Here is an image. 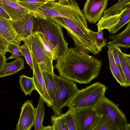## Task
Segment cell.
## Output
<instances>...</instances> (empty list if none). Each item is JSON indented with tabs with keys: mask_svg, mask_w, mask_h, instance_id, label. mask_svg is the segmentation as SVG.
I'll return each mask as SVG.
<instances>
[{
	"mask_svg": "<svg viewBox=\"0 0 130 130\" xmlns=\"http://www.w3.org/2000/svg\"><path fill=\"white\" fill-rule=\"evenodd\" d=\"M102 61L76 48L71 47L55 67L60 76L80 84H86L98 76Z\"/></svg>",
	"mask_w": 130,
	"mask_h": 130,
	"instance_id": "1",
	"label": "cell"
},
{
	"mask_svg": "<svg viewBox=\"0 0 130 130\" xmlns=\"http://www.w3.org/2000/svg\"><path fill=\"white\" fill-rule=\"evenodd\" d=\"M67 30L75 48L86 53L96 55L100 52L95 43V33L88 27L75 21L59 17L51 18Z\"/></svg>",
	"mask_w": 130,
	"mask_h": 130,
	"instance_id": "2",
	"label": "cell"
},
{
	"mask_svg": "<svg viewBox=\"0 0 130 130\" xmlns=\"http://www.w3.org/2000/svg\"><path fill=\"white\" fill-rule=\"evenodd\" d=\"M48 2L37 11L31 12L38 18H64L77 21L88 27L85 18L75 0H57Z\"/></svg>",
	"mask_w": 130,
	"mask_h": 130,
	"instance_id": "3",
	"label": "cell"
},
{
	"mask_svg": "<svg viewBox=\"0 0 130 130\" xmlns=\"http://www.w3.org/2000/svg\"><path fill=\"white\" fill-rule=\"evenodd\" d=\"M35 28L36 32L42 33L52 46L55 60L57 61L69 50L68 43L64 38L61 26L51 18H36Z\"/></svg>",
	"mask_w": 130,
	"mask_h": 130,
	"instance_id": "4",
	"label": "cell"
},
{
	"mask_svg": "<svg viewBox=\"0 0 130 130\" xmlns=\"http://www.w3.org/2000/svg\"><path fill=\"white\" fill-rule=\"evenodd\" d=\"M107 88L100 82L78 90L68 106L69 108L95 107L105 96Z\"/></svg>",
	"mask_w": 130,
	"mask_h": 130,
	"instance_id": "5",
	"label": "cell"
},
{
	"mask_svg": "<svg viewBox=\"0 0 130 130\" xmlns=\"http://www.w3.org/2000/svg\"><path fill=\"white\" fill-rule=\"evenodd\" d=\"M55 76L57 87L51 107L56 115L60 116L62 109L68 106L78 89L74 82L61 76Z\"/></svg>",
	"mask_w": 130,
	"mask_h": 130,
	"instance_id": "6",
	"label": "cell"
},
{
	"mask_svg": "<svg viewBox=\"0 0 130 130\" xmlns=\"http://www.w3.org/2000/svg\"><path fill=\"white\" fill-rule=\"evenodd\" d=\"M99 115L108 117L117 130H130L125 115L115 103L104 96L95 107Z\"/></svg>",
	"mask_w": 130,
	"mask_h": 130,
	"instance_id": "7",
	"label": "cell"
},
{
	"mask_svg": "<svg viewBox=\"0 0 130 130\" xmlns=\"http://www.w3.org/2000/svg\"><path fill=\"white\" fill-rule=\"evenodd\" d=\"M130 21V5L118 14L102 17L96 25L98 31L105 29L115 34Z\"/></svg>",
	"mask_w": 130,
	"mask_h": 130,
	"instance_id": "8",
	"label": "cell"
},
{
	"mask_svg": "<svg viewBox=\"0 0 130 130\" xmlns=\"http://www.w3.org/2000/svg\"><path fill=\"white\" fill-rule=\"evenodd\" d=\"M28 47L42 72L46 71L53 75L54 67L51 61L43 51L38 36L35 33L22 41Z\"/></svg>",
	"mask_w": 130,
	"mask_h": 130,
	"instance_id": "9",
	"label": "cell"
},
{
	"mask_svg": "<svg viewBox=\"0 0 130 130\" xmlns=\"http://www.w3.org/2000/svg\"><path fill=\"white\" fill-rule=\"evenodd\" d=\"M72 109L77 130H93L100 116L95 107Z\"/></svg>",
	"mask_w": 130,
	"mask_h": 130,
	"instance_id": "10",
	"label": "cell"
},
{
	"mask_svg": "<svg viewBox=\"0 0 130 130\" xmlns=\"http://www.w3.org/2000/svg\"><path fill=\"white\" fill-rule=\"evenodd\" d=\"M36 19L31 12L19 20L11 21L13 28L21 42L36 33Z\"/></svg>",
	"mask_w": 130,
	"mask_h": 130,
	"instance_id": "11",
	"label": "cell"
},
{
	"mask_svg": "<svg viewBox=\"0 0 130 130\" xmlns=\"http://www.w3.org/2000/svg\"><path fill=\"white\" fill-rule=\"evenodd\" d=\"M108 2V0H87L82 10L86 19L91 23L95 24L99 21Z\"/></svg>",
	"mask_w": 130,
	"mask_h": 130,
	"instance_id": "12",
	"label": "cell"
},
{
	"mask_svg": "<svg viewBox=\"0 0 130 130\" xmlns=\"http://www.w3.org/2000/svg\"><path fill=\"white\" fill-rule=\"evenodd\" d=\"M36 108H34L31 100H28L23 104L17 130H30L34 125Z\"/></svg>",
	"mask_w": 130,
	"mask_h": 130,
	"instance_id": "13",
	"label": "cell"
},
{
	"mask_svg": "<svg viewBox=\"0 0 130 130\" xmlns=\"http://www.w3.org/2000/svg\"><path fill=\"white\" fill-rule=\"evenodd\" d=\"M31 54L34 67L32 78L35 90L38 92L46 105L51 107L52 105V101L45 86L43 72L41 70L33 55L31 53Z\"/></svg>",
	"mask_w": 130,
	"mask_h": 130,
	"instance_id": "14",
	"label": "cell"
},
{
	"mask_svg": "<svg viewBox=\"0 0 130 130\" xmlns=\"http://www.w3.org/2000/svg\"><path fill=\"white\" fill-rule=\"evenodd\" d=\"M0 6L9 15L11 21L19 20L31 12L11 0H0Z\"/></svg>",
	"mask_w": 130,
	"mask_h": 130,
	"instance_id": "15",
	"label": "cell"
},
{
	"mask_svg": "<svg viewBox=\"0 0 130 130\" xmlns=\"http://www.w3.org/2000/svg\"><path fill=\"white\" fill-rule=\"evenodd\" d=\"M0 35L11 42L20 45L21 41L14 29L12 21L0 15Z\"/></svg>",
	"mask_w": 130,
	"mask_h": 130,
	"instance_id": "16",
	"label": "cell"
},
{
	"mask_svg": "<svg viewBox=\"0 0 130 130\" xmlns=\"http://www.w3.org/2000/svg\"><path fill=\"white\" fill-rule=\"evenodd\" d=\"M108 38L112 40L109 42L117 47L128 48L130 47V22L125 29L121 33L115 35H110Z\"/></svg>",
	"mask_w": 130,
	"mask_h": 130,
	"instance_id": "17",
	"label": "cell"
},
{
	"mask_svg": "<svg viewBox=\"0 0 130 130\" xmlns=\"http://www.w3.org/2000/svg\"><path fill=\"white\" fill-rule=\"evenodd\" d=\"M24 61L22 57H19L13 61L6 63L0 71V77L7 76L17 73L24 68Z\"/></svg>",
	"mask_w": 130,
	"mask_h": 130,
	"instance_id": "18",
	"label": "cell"
},
{
	"mask_svg": "<svg viewBox=\"0 0 130 130\" xmlns=\"http://www.w3.org/2000/svg\"><path fill=\"white\" fill-rule=\"evenodd\" d=\"M43 75L48 93L52 102L55 96L57 87L56 75L46 71L43 72Z\"/></svg>",
	"mask_w": 130,
	"mask_h": 130,
	"instance_id": "19",
	"label": "cell"
},
{
	"mask_svg": "<svg viewBox=\"0 0 130 130\" xmlns=\"http://www.w3.org/2000/svg\"><path fill=\"white\" fill-rule=\"evenodd\" d=\"M44 101L40 96L36 108L34 125L35 130H43L42 123L45 113Z\"/></svg>",
	"mask_w": 130,
	"mask_h": 130,
	"instance_id": "20",
	"label": "cell"
},
{
	"mask_svg": "<svg viewBox=\"0 0 130 130\" xmlns=\"http://www.w3.org/2000/svg\"><path fill=\"white\" fill-rule=\"evenodd\" d=\"M37 35L41 47L46 55L51 61L55 60L54 50L43 34L40 32L36 33Z\"/></svg>",
	"mask_w": 130,
	"mask_h": 130,
	"instance_id": "21",
	"label": "cell"
},
{
	"mask_svg": "<svg viewBox=\"0 0 130 130\" xmlns=\"http://www.w3.org/2000/svg\"><path fill=\"white\" fill-rule=\"evenodd\" d=\"M48 1L44 0H19L16 2L30 12L37 11Z\"/></svg>",
	"mask_w": 130,
	"mask_h": 130,
	"instance_id": "22",
	"label": "cell"
},
{
	"mask_svg": "<svg viewBox=\"0 0 130 130\" xmlns=\"http://www.w3.org/2000/svg\"><path fill=\"white\" fill-rule=\"evenodd\" d=\"M118 56L125 79V87L130 86V64L125 58L120 48L116 46Z\"/></svg>",
	"mask_w": 130,
	"mask_h": 130,
	"instance_id": "23",
	"label": "cell"
},
{
	"mask_svg": "<svg viewBox=\"0 0 130 130\" xmlns=\"http://www.w3.org/2000/svg\"><path fill=\"white\" fill-rule=\"evenodd\" d=\"M19 83L21 89L25 96L30 95L33 90H35L33 78L23 74L20 76Z\"/></svg>",
	"mask_w": 130,
	"mask_h": 130,
	"instance_id": "24",
	"label": "cell"
},
{
	"mask_svg": "<svg viewBox=\"0 0 130 130\" xmlns=\"http://www.w3.org/2000/svg\"><path fill=\"white\" fill-rule=\"evenodd\" d=\"M100 115V117L93 130H117L106 115Z\"/></svg>",
	"mask_w": 130,
	"mask_h": 130,
	"instance_id": "25",
	"label": "cell"
},
{
	"mask_svg": "<svg viewBox=\"0 0 130 130\" xmlns=\"http://www.w3.org/2000/svg\"><path fill=\"white\" fill-rule=\"evenodd\" d=\"M129 5L130 0H119L115 5L104 10L103 12V16L118 14Z\"/></svg>",
	"mask_w": 130,
	"mask_h": 130,
	"instance_id": "26",
	"label": "cell"
},
{
	"mask_svg": "<svg viewBox=\"0 0 130 130\" xmlns=\"http://www.w3.org/2000/svg\"><path fill=\"white\" fill-rule=\"evenodd\" d=\"M110 68L111 72L117 82L122 87H124V84L122 77L119 70L115 62L113 56L110 51H108Z\"/></svg>",
	"mask_w": 130,
	"mask_h": 130,
	"instance_id": "27",
	"label": "cell"
},
{
	"mask_svg": "<svg viewBox=\"0 0 130 130\" xmlns=\"http://www.w3.org/2000/svg\"><path fill=\"white\" fill-rule=\"evenodd\" d=\"M51 118L53 130H68L63 114L52 116Z\"/></svg>",
	"mask_w": 130,
	"mask_h": 130,
	"instance_id": "28",
	"label": "cell"
},
{
	"mask_svg": "<svg viewBox=\"0 0 130 130\" xmlns=\"http://www.w3.org/2000/svg\"><path fill=\"white\" fill-rule=\"evenodd\" d=\"M106 45L113 56L115 62L121 74L124 84V87H125V77L118 56L116 46L111 44L109 42L106 43Z\"/></svg>",
	"mask_w": 130,
	"mask_h": 130,
	"instance_id": "29",
	"label": "cell"
},
{
	"mask_svg": "<svg viewBox=\"0 0 130 130\" xmlns=\"http://www.w3.org/2000/svg\"><path fill=\"white\" fill-rule=\"evenodd\" d=\"M19 45L16 44L9 42L7 49V52L11 53L12 55L8 58L7 59L17 58L24 56L23 53L19 48Z\"/></svg>",
	"mask_w": 130,
	"mask_h": 130,
	"instance_id": "30",
	"label": "cell"
},
{
	"mask_svg": "<svg viewBox=\"0 0 130 130\" xmlns=\"http://www.w3.org/2000/svg\"><path fill=\"white\" fill-rule=\"evenodd\" d=\"M63 114L68 130H77L72 109L69 108L68 111Z\"/></svg>",
	"mask_w": 130,
	"mask_h": 130,
	"instance_id": "31",
	"label": "cell"
},
{
	"mask_svg": "<svg viewBox=\"0 0 130 130\" xmlns=\"http://www.w3.org/2000/svg\"><path fill=\"white\" fill-rule=\"evenodd\" d=\"M19 48L23 53L24 56L27 64L29 65L33 71L34 67L32 57L28 47L25 43H24L23 45L19 46Z\"/></svg>",
	"mask_w": 130,
	"mask_h": 130,
	"instance_id": "32",
	"label": "cell"
},
{
	"mask_svg": "<svg viewBox=\"0 0 130 130\" xmlns=\"http://www.w3.org/2000/svg\"><path fill=\"white\" fill-rule=\"evenodd\" d=\"M103 30L95 32V38L96 47L100 52L103 47L106 45L107 39L104 38L103 36Z\"/></svg>",
	"mask_w": 130,
	"mask_h": 130,
	"instance_id": "33",
	"label": "cell"
},
{
	"mask_svg": "<svg viewBox=\"0 0 130 130\" xmlns=\"http://www.w3.org/2000/svg\"><path fill=\"white\" fill-rule=\"evenodd\" d=\"M9 42L0 35V53H5L7 52V49Z\"/></svg>",
	"mask_w": 130,
	"mask_h": 130,
	"instance_id": "34",
	"label": "cell"
},
{
	"mask_svg": "<svg viewBox=\"0 0 130 130\" xmlns=\"http://www.w3.org/2000/svg\"><path fill=\"white\" fill-rule=\"evenodd\" d=\"M5 54L0 53V71L4 67L7 60L5 56Z\"/></svg>",
	"mask_w": 130,
	"mask_h": 130,
	"instance_id": "35",
	"label": "cell"
},
{
	"mask_svg": "<svg viewBox=\"0 0 130 130\" xmlns=\"http://www.w3.org/2000/svg\"><path fill=\"white\" fill-rule=\"evenodd\" d=\"M0 15L3 16L8 19L10 20V18L9 15L0 6Z\"/></svg>",
	"mask_w": 130,
	"mask_h": 130,
	"instance_id": "36",
	"label": "cell"
},
{
	"mask_svg": "<svg viewBox=\"0 0 130 130\" xmlns=\"http://www.w3.org/2000/svg\"><path fill=\"white\" fill-rule=\"evenodd\" d=\"M123 55L128 62L130 64V55L123 53Z\"/></svg>",
	"mask_w": 130,
	"mask_h": 130,
	"instance_id": "37",
	"label": "cell"
},
{
	"mask_svg": "<svg viewBox=\"0 0 130 130\" xmlns=\"http://www.w3.org/2000/svg\"><path fill=\"white\" fill-rule=\"evenodd\" d=\"M43 130H53L52 126L49 125L46 126H44Z\"/></svg>",
	"mask_w": 130,
	"mask_h": 130,
	"instance_id": "38",
	"label": "cell"
},
{
	"mask_svg": "<svg viewBox=\"0 0 130 130\" xmlns=\"http://www.w3.org/2000/svg\"><path fill=\"white\" fill-rule=\"evenodd\" d=\"M11 0L12 1L14 2H16V1H17L19 0ZM44 0L48 1L49 2H51V1H54L56 0Z\"/></svg>",
	"mask_w": 130,
	"mask_h": 130,
	"instance_id": "39",
	"label": "cell"
}]
</instances>
